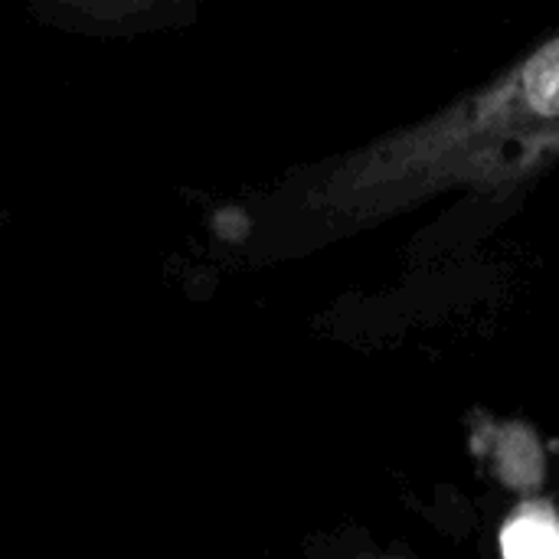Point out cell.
<instances>
[{"label": "cell", "instance_id": "3", "mask_svg": "<svg viewBox=\"0 0 559 559\" xmlns=\"http://www.w3.org/2000/svg\"><path fill=\"white\" fill-rule=\"evenodd\" d=\"M367 559H413V557H406V554H396V550H383V554H373V557H367Z\"/></svg>", "mask_w": 559, "mask_h": 559}, {"label": "cell", "instance_id": "2", "mask_svg": "<svg viewBox=\"0 0 559 559\" xmlns=\"http://www.w3.org/2000/svg\"><path fill=\"white\" fill-rule=\"evenodd\" d=\"M504 559H559V511L544 501H524L501 527Z\"/></svg>", "mask_w": 559, "mask_h": 559}, {"label": "cell", "instance_id": "1", "mask_svg": "<svg viewBox=\"0 0 559 559\" xmlns=\"http://www.w3.org/2000/svg\"><path fill=\"white\" fill-rule=\"evenodd\" d=\"M559 167V33L419 121L350 157L334 193L380 219L459 197L498 206Z\"/></svg>", "mask_w": 559, "mask_h": 559}]
</instances>
